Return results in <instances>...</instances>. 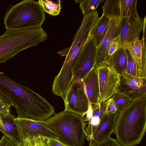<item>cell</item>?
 Returning a JSON list of instances; mask_svg holds the SVG:
<instances>
[{"instance_id":"obj_1","label":"cell","mask_w":146,"mask_h":146,"mask_svg":"<svg viewBox=\"0 0 146 146\" xmlns=\"http://www.w3.org/2000/svg\"><path fill=\"white\" fill-rule=\"evenodd\" d=\"M0 90L12 101L18 117L44 121L56 113L54 107L45 98L1 72Z\"/></svg>"},{"instance_id":"obj_2","label":"cell","mask_w":146,"mask_h":146,"mask_svg":"<svg viewBox=\"0 0 146 146\" xmlns=\"http://www.w3.org/2000/svg\"><path fill=\"white\" fill-rule=\"evenodd\" d=\"M146 130V97L132 101L118 113L113 133L122 146L139 144Z\"/></svg>"},{"instance_id":"obj_3","label":"cell","mask_w":146,"mask_h":146,"mask_svg":"<svg viewBox=\"0 0 146 146\" xmlns=\"http://www.w3.org/2000/svg\"><path fill=\"white\" fill-rule=\"evenodd\" d=\"M97 11L84 17L75 35L70 47L60 51L58 53L66 58L59 73L55 77L53 86L63 91L68 90L73 78V69L76 58L86 42L92 27L99 18Z\"/></svg>"},{"instance_id":"obj_4","label":"cell","mask_w":146,"mask_h":146,"mask_svg":"<svg viewBox=\"0 0 146 146\" xmlns=\"http://www.w3.org/2000/svg\"><path fill=\"white\" fill-rule=\"evenodd\" d=\"M44 121L58 136L60 142L67 146H84L86 124L84 117L64 111Z\"/></svg>"},{"instance_id":"obj_5","label":"cell","mask_w":146,"mask_h":146,"mask_svg":"<svg viewBox=\"0 0 146 146\" xmlns=\"http://www.w3.org/2000/svg\"><path fill=\"white\" fill-rule=\"evenodd\" d=\"M45 18L44 12L38 1L25 0L8 7L3 23L7 30L39 28Z\"/></svg>"},{"instance_id":"obj_6","label":"cell","mask_w":146,"mask_h":146,"mask_svg":"<svg viewBox=\"0 0 146 146\" xmlns=\"http://www.w3.org/2000/svg\"><path fill=\"white\" fill-rule=\"evenodd\" d=\"M41 27L15 30H6L0 36V64L19 52L47 39Z\"/></svg>"},{"instance_id":"obj_7","label":"cell","mask_w":146,"mask_h":146,"mask_svg":"<svg viewBox=\"0 0 146 146\" xmlns=\"http://www.w3.org/2000/svg\"><path fill=\"white\" fill-rule=\"evenodd\" d=\"M97 48L94 39L89 35L88 39L79 53L73 69L72 80L83 81L94 67Z\"/></svg>"},{"instance_id":"obj_8","label":"cell","mask_w":146,"mask_h":146,"mask_svg":"<svg viewBox=\"0 0 146 146\" xmlns=\"http://www.w3.org/2000/svg\"><path fill=\"white\" fill-rule=\"evenodd\" d=\"M64 103V111L84 117L88 109V99L83 81L72 80Z\"/></svg>"},{"instance_id":"obj_9","label":"cell","mask_w":146,"mask_h":146,"mask_svg":"<svg viewBox=\"0 0 146 146\" xmlns=\"http://www.w3.org/2000/svg\"><path fill=\"white\" fill-rule=\"evenodd\" d=\"M14 121L17 126L20 142L27 138L40 136L58 140V136L49 127L44 121L31 118L16 117Z\"/></svg>"},{"instance_id":"obj_10","label":"cell","mask_w":146,"mask_h":146,"mask_svg":"<svg viewBox=\"0 0 146 146\" xmlns=\"http://www.w3.org/2000/svg\"><path fill=\"white\" fill-rule=\"evenodd\" d=\"M146 16L140 17L137 12L131 16L121 19L119 25L120 47L126 46L137 37L146 24Z\"/></svg>"},{"instance_id":"obj_11","label":"cell","mask_w":146,"mask_h":146,"mask_svg":"<svg viewBox=\"0 0 146 146\" xmlns=\"http://www.w3.org/2000/svg\"><path fill=\"white\" fill-rule=\"evenodd\" d=\"M99 89V102H105L118 90L119 75L107 65L98 67Z\"/></svg>"},{"instance_id":"obj_12","label":"cell","mask_w":146,"mask_h":146,"mask_svg":"<svg viewBox=\"0 0 146 146\" xmlns=\"http://www.w3.org/2000/svg\"><path fill=\"white\" fill-rule=\"evenodd\" d=\"M117 91L128 97L132 101L146 97V78L127 73L119 75Z\"/></svg>"},{"instance_id":"obj_13","label":"cell","mask_w":146,"mask_h":146,"mask_svg":"<svg viewBox=\"0 0 146 146\" xmlns=\"http://www.w3.org/2000/svg\"><path fill=\"white\" fill-rule=\"evenodd\" d=\"M145 25L143 29L141 40L137 37L128 45L126 49L129 52L141 78H146V42Z\"/></svg>"},{"instance_id":"obj_14","label":"cell","mask_w":146,"mask_h":146,"mask_svg":"<svg viewBox=\"0 0 146 146\" xmlns=\"http://www.w3.org/2000/svg\"><path fill=\"white\" fill-rule=\"evenodd\" d=\"M118 113L104 115L93 133L86 136L89 141V146H94L110 137L114 131Z\"/></svg>"},{"instance_id":"obj_15","label":"cell","mask_w":146,"mask_h":146,"mask_svg":"<svg viewBox=\"0 0 146 146\" xmlns=\"http://www.w3.org/2000/svg\"><path fill=\"white\" fill-rule=\"evenodd\" d=\"M121 19H112L107 33L97 48L94 68L107 64V53L113 39L119 35V25Z\"/></svg>"},{"instance_id":"obj_16","label":"cell","mask_w":146,"mask_h":146,"mask_svg":"<svg viewBox=\"0 0 146 146\" xmlns=\"http://www.w3.org/2000/svg\"><path fill=\"white\" fill-rule=\"evenodd\" d=\"M83 81L86 93L93 109L99 102L100 89L98 68H93Z\"/></svg>"},{"instance_id":"obj_17","label":"cell","mask_w":146,"mask_h":146,"mask_svg":"<svg viewBox=\"0 0 146 146\" xmlns=\"http://www.w3.org/2000/svg\"><path fill=\"white\" fill-rule=\"evenodd\" d=\"M127 56L125 47H120L110 57L107 65L119 75L127 73Z\"/></svg>"},{"instance_id":"obj_18","label":"cell","mask_w":146,"mask_h":146,"mask_svg":"<svg viewBox=\"0 0 146 146\" xmlns=\"http://www.w3.org/2000/svg\"><path fill=\"white\" fill-rule=\"evenodd\" d=\"M0 115L2 125H0V131L17 145L20 142V140L17 127L14 121L16 117L11 113Z\"/></svg>"},{"instance_id":"obj_19","label":"cell","mask_w":146,"mask_h":146,"mask_svg":"<svg viewBox=\"0 0 146 146\" xmlns=\"http://www.w3.org/2000/svg\"><path fill=\"white\" fill-rule=\"evenodd\" d=\"M112 19L102 15L98 18L91 29L89 35L93 38L97 48L104 39Z\"/></svg>"},{"instance_id":"obj_20","label":"cell","mask_w":146,"mask_h":146,"mask_svg":"<svg viewBox=\"0 0 146 146\" xmlns=\"http://www.w3.org/2000/svg\"><path fill=\"white\" fill-rule=\"evenodd\" d=\"M107 104V100L104 102L99 103L98 105L93 109V115L88 125L85 127L86 136L91 135L100 123L102 117L104 115Z\"/></svg>"},{"instance_id":"obj_21","label":"cell","mask_w":146,"mask_h":146,"mask_svg":"<svg viewBox=\"0 0 146 146\" xmlns=\"http://www.w3.org/2000/svg\"><path fill=\"white\" fill-rule=\"evenodd\" d=\"M103 15L111 19H121L120 0H107L103 6Z\"/></svg>"},{"instance_id":"obj_22","label":"cell","mask_w":146,"mask_h":146,"mask_svg":"<svg viewBox=\"0 0 146 146\" xmlns=\"http://www.w3.org/2000/svg\"><path fill=\"white\" fill-rule=\"evenodd\" d=\"M136 0H120L121 19L129 17L137 12Z\"/></svg>"},{"instance_id":"obj_23","label":"cell","mask_w":146,"mask_h":146,"mask_svg":"<svg viewBox=\"0 0 146 146\" xmlns=\"http://www.w3.org/2000/svg\"><path fill=\"white\" fill-rule=\"evenodd\" d=\"M38 2L43 11L51 15H57L61 11L60 0L54 2L51 0H39Z\"/></svg>"},{"instance_id":"obj_24","label":"cell","mask_w":146,"mask_h":146,"mask_svg":"<svg viewBox=\"0 0 146 146\" xmlns=\"http://www.w3.org/2000/svg\"><path fill=\"white\" fill-rule=\"evenodd\" d=\"M104 0H83L80 3V8L84 15L92 14L96 11L98 5Z\"/></svg>"},{"instance_id":"obj_25","label":"cell","mask_w":146,"mask_h":146,"mask_svg":"<svg viewBox=\"0 0 146 146\" xmlns=\"http://www.w3.org/2000/svg\"><path fill=\"white\" fill-rule=\"evenodd\" d=\"M111 98L117 107L118 113L123 109L132 101L128 97L118 91Z\"/></svg>"},{"instance_id":"obj_26","label":"cell","mask_w":146,"mask_h":146,"mask_svg":"<svg viewBox=\"0 0 146 146\" xmlns=\"http://www.w3.org/2000/svg\"><path fill=\"white\" fill-rule=\"evenodd\" d=\"M45 138L40 136L27 138L21 141L16 146H46Z\"/></svg>"},{"instance_id":"obj_27","label":"cell","mask_w":146,"mask_h":146,"mask_svg":"<svg viewBox=\"0 0 146 146\" xmlns=\"http://www.w3.org/2000/svg\"><path fill=\"white\" fill-rule=\"evenodd\" d=\"M126 52L127 59V73L136 77L141 78L131 56L127 49Z\"/></svg>"},{"instance_id":"obj_28","label":"cell","mask_w":146,"mask_h":146,"mask_svg":"<svg viewBox=\"0 0 146 146\" xmlns=\"http://www.w3.org/2000/svg\"><path fill=\"white\" fill-rule=\"evenodd\" d=\"M120 47V40L119 35L113 39L109 46L107 53V64L110 57Z\"/></svg>"},{"instance_id":"obj_29","label":"cell","mask_w":146,"mask_h":146,"mask_svg":"<svg viewBox=\"0 0 146 146\" xmlns=\"http://www.w3.org/2000/svg\"><path fill=\"white\" fill-rule=\"evenodd\" d=\"M117 107L111 97L107 100L105 113L109 114H115L117 112Z\"/></svg>"},{"instance_id":"obj_30","label":"cell","mask_w":146,"mask_h":146,"mask_svg":"<svg viewBox=\"0 0 146 146\" xmlns=\"http://www.w3.org/2000/svg\"><path fill=\"white\" fill-rule=\"evenodd\" d=\"M94 146H122L117 141L110 137Z\"/></svg>"},{"instance_id":"obj_31","label":"cell","mask_w":146,"mask_h":146,"mask_svg":"<svg viewBox=\"0 0 146 146\" xmlns=\"http://www.w3.org/2000/svg\"><path fill=\"white\" fill-rule=\"evenodd\" d=\"M11 106L0 100V114L7 115L11 113L10 108Z\"/></svg>"},{"instance_id":"obj_32","label":"cell","mask_w":146,"mask_h":146,"mask_svg":"<svg viewBox=\"0 0 146 146\" xmlns=\"http://www.w3.org/2000/svg\"><path fill=\"white\" fill-rule=\"evenodd\" d=\"M46 146H67L57 139L46 137Z\"/></svg>"},{"instance_id":"obj_33","label":"cell","mask_w":146,"mask_h":146,"mask_svg":"<svg viewBox=\"0 0 146 146\" xmlns=\"http://www.w3.org/2000/svg\"><path fill=\"white\" fill-rule=\"evenodd\" d=\"M0 146H16L10 139L3 135L0 140Z\"/></svg>"},{"instance_id":"obj_34","label":"cell","mask_w":146,"mask_h":146,"mask_svg":"<svg viewBox=\"0 0 146 146\" xmlns=\"http://www.w3.org/2000/svg\"><path fill=\"white\" fill-rule=\"evenodd\" d=\"M86 115L84 117V122H89L92 119L93 115V110L91 102L88 100V107Z\"/></svg>"},{"instance_id":"obj_35","label":"cell","mask_w":146,"mask_h":146,"mask_svg":"<svg viewBox=\"0 0 146 146\" xmlns=\"http://www.w3.org/2000/svg\"><path fill=\"white\" fill-rule=\"evenodd\" d=\"M0 100L5 103L12 106H13L12 101L10 98L0 90Z\"/></svg>"},{"instance_id":"obj_36","label":"cell","mask_w":146,"mask_h":146,"mask_svg":"<svg viewBox=\"0 0 146 146\" xmlns=\"http://www.w3.org/2000/svg\"><path fill=\"white\" fill-rule=\"evenodd\" d=\"M2 125V121L1 118V115L0 114V125Z\"/></svg>"}]
</instances>
